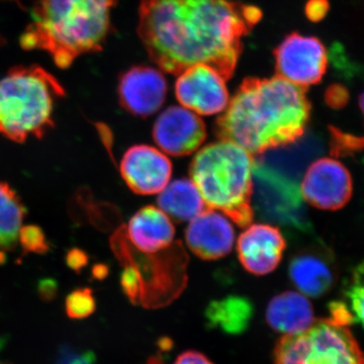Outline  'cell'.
<instances>
[{"mask_svg":"<svg viewBox=\"0 0 364 364\" xmlns=\"http://www.w3.org/2000/svg\"><path fill=\"white\" fill-rule=\"evenodd\" d=\"M260 18L257 7L232 0H142L138 33L162 70L179 74L207 64L228 80L243 38Z\"/></svg>","mask_w":364,"mask_h":364,"instance_id":"6da1fadb","label":"cell"},{"mask_svg":"<svg viewBox=\"0 0 364 364\" xmlns=\"http://www.w3.org/2000/svg\"><path fill=\"white\" fill-rule=\"evenodd\" d=\"M310 117L306 88L279 76L247 78L218 119L215 134L251 155H263L299 140Z\"/></svg>","mask_w":364,"mask_h":364,"instance_id":"7a4b0ae2","label":"cell"},{"mask_svg":"<svg viewBox=\"0 0 364 364\" xmlns=\"http://www.w3.org/2000/svg\"><path fill=\"white\" fill-rule=\"evenodd\" d=\"M117 0H39L32 21L21 35L25 50H42L59 68L78 57L100 51L111 31Z\"/></svg>","mask_w":364,"mask_h":364,"instance_id":"3957f363","label":"cell"},{"mask_svg":"<svg viewBox=\"0 0 364 364\" xmlns=\"http://www.w3.org/2000/svg\"><path fill=\"white\" fill-rule=\"evenodd\" d=\"M253 165L252 155L238 144L220 140L198 151L189 174L208 208L246 228L254 218Z\"/></svg>","mask_w":364,"mask_h":364,"instance_id":"277c9868","label":"cell"},{"mask_svg":"<svg viewBox=\"0 0 364 364\" xmlns=\"http://www.w3.org/2000/svg\"><path fill=\"white\" fill-rule=\"evenodd\" d=\"M64 97L63 86L42 67H14L0 80V135L16 143L43 138L54 127L55 102Z\"/></svg>","mask_w":364,"mask_h":364,"instance_id":"5b68a950","label":"cell"},{"mask_svg":"<svg viewBox=\"0 0 364 364\" xmlns=\"http://www.w3.org/2000/svg\"><path fill=\"white\" fill-rule=\"evenodd\" d=\"M273 359L274 364H364V353L348 326L329 318L314 321L298 334L280 337Z\"/></svg>","mask_w":364,"mask_h":364,"instance_id":"8992f818","label":"cell"},{"mask_svg":"<svg viewBox=\"0 0 364 364\" xmlns=\"http://www.w3.org/2000/svg\"><path fill=\"white\" fill-rule=\"evenodd\" d=\"M114 239L116 251L124 264L135 269L139 293L136 304L145 306L166 305L177 298L186 286V256L181 244H172L155 254L134 253L124 244L123 230ZM135 250V249H134Z\"/></svg>","mask_w":364,"mask_h":364,"instance_id":"52a82bcc","label":"cell"},{"mask_svg":"<svg viewBox=\"0 0 364 364\" xmlns=\"http://www.w3.org/2000/svg\"><path fill=\"white\" fill-rule=\"evenodd\" d=\"M251 203L265 221L299 230L308 228L298 183L259 161H254Z\"/></svg>","mask_w":364,"mask_h":364,"instance_id":"ba28073f","label":"cell"},{"mask_svg":"<svg viewBox=\"0 0 364 364\" xmlns=\"http://www.w3.org/2000/svg\"><path fill=\"white\" fill-rule=\"evenodd\" d=\"M277 76L306 88L318 85L328 67L325 46L318 38L293 33L274 50Z\"/></svg>","mask_w":364,"mask_h":364,"instance_id":"9c48e42d","label":"cell"},{"mask_svg":"<svg viewBox=\"0 0 364 364\" xmlns=\"http://www.w3.org/2000/svg\"><path fill=\"white\" fill-rule=\"evenodd\" d=\"M178 75L176 95L186 109L202 116H212L226 109L230 102L226 79L214 67L196 64Z\"/></svg>","mask_w":364,"mask_h":364,"instance_id":"30bf717a","label":"cell"},{"mask_svg":"<svg viewBox=\"0 0 364 364\" xmlns=\"http://www.w3.org/2000/svg\"><path fill=\"white\" fill-rule=\"evenodd\" d=\"M299 191L313 207L337 210L350 200L353 183L350 172L342 163L321 158L306 170Z\"/></svg>","mask_w":364,"mask_h":364,"instance_id":"8fae6325","label":"cell"},{"mask_svg":"<svg viewBox=\"0 0 364 364\" xmlns=\"http://www.w3.org/2000/svg\"><path fill=\"white\" fill-rule=\"evenodd\" d=\"M153 138L171 156L193 154L207 138V129L196 112L186 107H170L157 117L153 127Z\"/></svg>","mask_w":364,"mask_h":364,"instance_id":"7c38bea8","label":"cell"},{"mask_svg":"<svg viewBox=\"0 0 364 364\" xmlns=\"http://www.w3.org/2000/svg\"><path fill=\"white\" fill-rule=\"evenodd\" d=\"M119 170L131 191L142 196L161 193L172 176V164L168 158L148 145L129 148L122 158Z\"/></svg>","mask_w":364,"mask_h":364,"instance_id":"4fadbf2b","label":"cell"},{"mask_svg":"<svg viewBox=\"0 0 364 364\" xmlns=\"http://www.w3.org/2000/svg\"><path fill=\"white\" fill-rule=\"evenodd\" d=\"M117 95L127 112L136 117L152 116L166 100V79L153 67L134 66L119 77Z\"/></svg>","mask_w":364,"mask_h":364,"instance_id":"5bb4252c","label":"cell"},{"mask_svg":"<svg viewBox=\"0 0 364 364\" xmlns=\"http://www.w3.org/2000/svg\"><path fill=\"white\" fill-rule=\"evenodd\" d=\"M289 275L301 294L321 298L336 284L338 270L332 251L313 246L294 254L289 261Z\"/></svg>","mask_w":364,"mask_h":364,"instance_id":"9a60e30c","label":"cell"},{"mask_svg":"<svg viewBox=\"0 0 364 364\" xmlns=\"http://www.w3.org/2000/svg\"><path fill=\"white\" fill-rule=\"evenodd\" d=\"M286 247L287 242L279 228L254 224L249 225L239 237L237 252L248 272L267 275L279 267Z\"/></svg>","mask_w":364,"mask_h":364,"instance_id":"2e32d148","label":"cell"},{"mask_svg":"<svg viewBox=\"0 0 364 364\" xmlns=\"http://www.w3.org/2000/svg\"><path fill=\"white\" fill-rule=\"evenodd\" d=\"M186 240L188 247L200 259H220L233 249L234 228L227 215L208 208L189 223Z\"/></svg>","mask_w":364,"mask_h":364,"instance_id":"e0dca14e","label":"cell"},{"mask_svg":"<svg viewBox=\"0 0 364 364\" xmlns=\"http://www.w3.org/2000/svg\"><path fill=\"white\" fill-rule=\"evenodd\" d=\"M124 232L132 247L144 254L166 250L173 244L176 236V229L168 215L152 205L138 210Z\"/></svg>","mask_w":364,"mask_h":364,"instance_id":"ac0fdd59","label":"cell"},{"mask_svg":"<svg viewBox=\"0 0 364 364\" xmlns=\"http://www.w3.org/2000/svg\"><path fill=\"white\" fill-rule=\"evenodd\" d=\"M265 317L270 328L284 335L305 331L315 321L311 301L305 294L291 291L273 296Z\"/></svg>","mask_w":364,"mask_h":364,"instance_id":"d6986e66","label":"cell"},{"mask_svg":"<svg viewBox=\"0 0 364 364\" xmlns=\"http://www.w3.org/2000/svg\"><path fill=\"white\" fill-rule=\"evenodd\" d=\"M157 203L170 219L179 223L191 222L208 208L193 181L186 178L167 184Z\"/></svg>","mask_w":364,"mask_h":364,"instance_id":"ffe728a7","label":"cell"},{"mask_svg":"<svg viewBox=\"0 0 364 364\" xmlns=\"http://www.w3.org/2000/svg\"><path fill=\"white\" fill-rule=\"evenodd\" d=\"M26 208L18 193L0 181V251L14 250L26 217Z\"/></svg>","mask_w":364,"mask_h":364,"instance_id":"44dd1931","label":"cell"},{"mask_svg":"<svg viewBox=\"0 0 364 364\" xmlns=\"http://www.w3.org/2000/svg\"><path fill=\"white\" fill-rule=\"evenodd\" d=\"M344 294L350 304L354 322L359 323L364 329V261L354 268Z\"/></svg>","mask_w":364,"mask_h":364,"instance_id":"7402d4cb","label":"cell"},{"mask_svg":"<svg viewBox=\"0 0 364 364\" xmlns=\"http://www.w3.org/2000/svg\"><path fill=\"white\" fill-rule=\"evenodd\" d=\"M330 149L334 157H347L364 150V136L344 133L335 127H329Z\"/></svg>","mask_w":364,"mask_h":364,"instance_id":"603a6c76","label":"cell"},{"mask_svg":"<svg viewBox=\"0 0 364 364\" xmlns=\"http://www.w3.org/2000/svg\"><path fill=\"white\" fill-rule=\"evenodd\" d=\"M95 299L90 289H78L67 296L66 313L72 318H85L95 312Z\"/></svg>","mask_w":364,"mask_h":364,"instance_id":"cb8c5ba5","label":"cell"},{"mask_svg":"<svg viewBox=\"0 0 364 364\" xmlns=\"http://www.w3.org/2000/svg\"><path fill=\"white\" fill-rule=\"evenodd\" d=\"M18 243L26 253L44 254L49 251V244L43 230L35 225L21 227Z\"/></svg>","mask_w":364,"mask_h":364,"instance_id":"d4e9b609","label":"cell"},{"mask_svg":"<svg viewBox=\"0 0 364 364\" xmlns=\"http://www.w3.org/2000/svg\"><path fill=\"white\" fill-rule=\"evenodd\" d=\"M325 102L333 109H341L348 105L350 93L348 88L340 83H334L325 91Z\"/></svg>","mask_w":364,"mask_h":364,"instance_id":"484cf974","label":"cell"},{"mask_svg":"<svg viewBox=\"0 0 364 364\" xmlns=\"http://www.w3.org/2000/svg\"><path fill=\"white\" fill-rule=\"evenodd\" d=\"M330 9L329 0H308L305 6L306 18L312 23L324 20Z\"/></svg>","mask_w":364,"mask_h":364,"instance_id":"4316f807","label":"cell"},{"mask_svg":"<svg viewBox=\"0 0 364 364\" xmlns=\"http://www.w3.org/2000/svg\"><path fill=\"white\" fill-rule=\"evenodd\" d=\"M55 364H95V359L90 352L64 349Z\"/></svg>","mask_w":364,"mask_h":364,"instance_id":"83f0119b","label":"cell"},{"mask_svg":"<svg viewBox=\"0 0 364 364\" xmlns=\"http://www.w3.org/2000/svg\"><path fill=\"white\" fill-rule=\"evenodd\" d=\"M329 310L331 315L330 318L340 325L348 326L354 322L350 310L342 301H333L330 304Z\"/></svg>","mask_w":364,"mask_h":364,"instance_id":"f1b7e54d","label":"cell"},{"mask_svg":"<svg viewBox=\"0 0 364 364\" xmlns=\"http://www.w3.org/2000/svg\"><path fill=\"white\" fill-rule=\"evenodd\" d=\"M67 265L74 272H80L88 263V257L85 251L80 249H72L66 255Z\"/></svg>","mask_w":364,"mask_h":364,"instance_id":"f546056e","label":"cell"},{"mask_svg":"<svg viewBox=\"0 0 364 364\" xmlns=\"http://www.w3.org/2000/svg\"><path fill=\"white\" fill-rule=\"evenodd\" d=\"M173 364H214L212 361L198 351L188 350L182 352Z\"/></svg>","mask_w":364,"mask_h":364,"instance_id":"4dcf8cb0","label":"cell"},{"mask_svg":"<svg viewBox=\"0 0 364 364\" xmlns=\"http://www.w3.org/2000/svg\"><path fill=\"white\" fill-rule=\"evenodd\" d=\"M93 273H95V275L97 277H104V275H105V267L98 265V267H95V270H93Z\"/></svg>","mask_w":364,"mask_h":364,"instance_id":"1f68e13d","label":"cell"},{"mask_svg":"<svg viewBox=\"0 0 364 364\" xmlns=\"http://www.w3.org/2000/svg\"><path fill=\"white\" fill-rule=\"evenodd\" d=\"M359 107H360L361 112L364 117V91L359 95Z\"/></svg>","mask_w":364,"mask_h":364,"instance_id":"d6a6232c","label":"cell"},{"mask_svg":"<svg viewBox=\"0 0 364 364\" xmlns=\"http://www.w3.org/2000/svg\"><path fill=\"white\" fill-rule=\"evenodd\" d=\"M0 364H2V363H0Z\"/></svg>","mask_w":364,"mask_h":364,"instance_id":"836d02e7","label":"cell"}]
</instances>
